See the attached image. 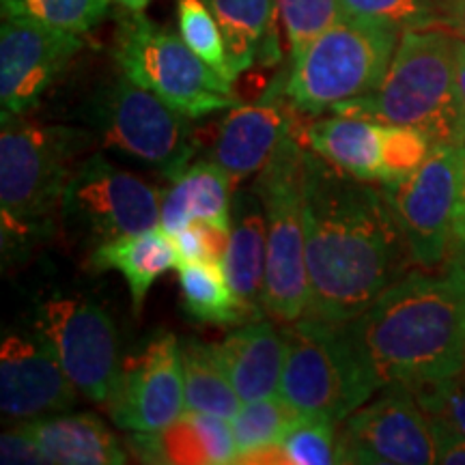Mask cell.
<instances>
[{
	"label": "cell",
	"mask_w": 465,
	"mask_h": 465,
	"mask_svg": "<svg viewBox=\"0 0 465 465\" xmlns=\"http://www.w3.org/2000/svg\"><path fill=\"white\" fill-rule=\"evenodd\" d=\"M306 317L351 322L410 272L403 232L381 185L353 177L306 149Z\"/></svg>",
	"instance_id": "cell-1"
},
{
	"label": "cell",
	"mask_w": 465,
	"mask_h": 465,
	"mask_svg": "<svg viewBox=\"0 0 465 465\" xmlns=\"http://www.w3.org/2000/svg\"><path fill=\"white\" fill-rule=\"evenodd\" d=\"M351 328L383 386L440 381L465 369V254L411 270L383 289Z\"/></svg>",
	"instance_id": "cell-2"
},
{
	"label": "cell",
	"mask_w": 465,
	"mask_h": 465,
	"mask_svg": "<svg viewBox=\"0 0 465 465\" xmlns=\"http://www.w3.org/2000/svg\"><path fill=\"white\" fill-rule=\"evenodd\" d=\"M91 144L83 130L39 125L25 114H3L0 132V224L3 250H26L61 216L63 192L78 155Z\"/></svg>",
	"instance_id": "cell-3"
},
{
	"label": "cell",
	"mask_w": 465,
	"mask_h": 465,
	"mask_svg": "<svg viewBox=\"0 0 465 465\" xmlns=\"http://www.w3.org/2000/svg\"><path fill=\"white\" fill-rule=\"evenodd\" d=\"M334 114L383 125H414L433 144H465V119L455 84V37L440 28L401 33L386 78L373 95L336 104Z\"/></svg>",
	"instance_id": "cell-4"
},
{
	"label": "cell",
	"mask_w": 465,
	"mask_h": 465,
	"mask_svg": "<svg viewBox=\"0 0 465 465\" xmlns=\"http://www.w3.org/2000/svg\"><path fill=\"white\" fill-rule=\"evenodd\" d=\"M281 397L306 418L341 424L383 383L349 322L300 317L282 323Z\"/></svg>",
	"instance_id": "cell-5"
},
{
	"label": "cell",
	"mask_w": 465,
	"mask_h": 465,
	"mask_svg": "<svg viewBox=\"0 0 465 465\" xmlns=\"http://www.w3.org/2000/svg\"><path fill=\"white\" fill-rule=\"evenodd\" d=\"M399 39V28L342 14L291 65L284 95L304 114H322L336 104L373 95L386 78Z\"/></svg>",
	"instance_id": "cell-6"
},
{
	"label": "cell",
	"mask_w": 465,
	"mask_h": 465,
	"mask_svg": "<svg viewBox=\"0 0 465 465\" xmlns=\"http://www.w3.org/2000/svg\"><path fill=\"white\" fill-rule=\"evenodd\" d=\"M306 147L295 134L261 168L252 190L267 218L265 312L281 323L306 315L311 282L306 265L304 223Z\"/></svg>",
	"instance_id": "cell-7"
},
{
	"label": "cell",
	"mask_w": 465,
	"mask_h": 465,
	"mask_svg": "<svg viewBox=\"0 0 465 465\" xmlns=\"http://www.w3.org/2000/svg\"><path fill=\"white\" fill-rule=\"evenodd\" d=\"M114 61L132 83L147 89L190 119L240 106L232 83L209 67L203 58L174 35L144 17L127 11L114 37Z\"/></svg>",
	"instance_id": "cell-8"
},
{
	"label": "cell",
	"mask_w": 465,
	"mask_h": 465,
	"mask_svg": "<svg viewBox=\"0 0 465 465\" xmlns=\"http://www.w3.org/2000/svg\"><path fill=\"white\" fill-rule=\"evenodd\" d=\"M91 121L104 149L158 171L168 182H174L196 153L190 116L125 74L97 93Z\"/></svg>",
	"instance_id": "cell-9"
},
{
	"label": "cell",
	"mask_w": 465,
	"mask_h": 465,
	"mask_svg": "<svg viewBox=\"0 0 465 465\" xmlns=\"http://www.w3.org/2000/svg\"><path fill=\"white\" fill-rule=\"evenodd\" d=\"M160 190L102 153L75 162L61 203V220L75 240L93 248L160 226Z\"/></svg>",
	"instance_id": "cell-10"
},
{
	"label": "cell",
	"mask_w": 465,
	"mask_h": 465,
	"mask_svg": "<svg viewBox=\"0 0 465 465\" xmlns=\"http://www.w3.org/2000/svg\"><path fill=\"white\" fill-rule=\"evenodd\" d=\"M465 164V144H433L420 168L397 182L380 183L410 246L414 265L435 270L455 246V213Z\"/></svg>",
	"instance_id": "cell-11"
},
{
	"label": "cell",
	"mask_w": 465,
	"mask_h": 465,
	"mask_svg": "<svg viewBox=\"0 0 465 465\" xmlns=\"http://www.w3.org/2000/svg\"><path fill=\"white\" fill-rule=\"evenodd\" d=\"M35 332L80 394L95 403L108 399L121 364L114 323L102 306L56 295L37 306Z\"/></svg>",
	"instance_id": "cell-12"
},
{
	"label": "cell",
	"mask_w": 465,
	"mask_h": 465,
	"mask_svg": "<svg viewBox=\"0 0 465 465\" xmlns=\"http://www.w3.org/2000/svg\"><path fill=\"white\" fill-rule=\"evenodd\" d=\"M339 446L342 463H435L431 422L403 383H386L375 399L345 418L339 424Z\"/></svg>",
	"instance_id": "cell-13"
},
{
	"label": "cell",
	"mask_w": 465,
	"mask_h": 465,
	"mask_svg": "<svg viewBox=\"0 0 465 465\" xmlns=\"http://www.w3.org/2000/svg\"><path fill=\"white\" fill-rule=\"evenodd\" d=\"M110 420L125 431H158L185 414L182 345L158 332L119 366L108 399Z\"/></svg>",
	"instance_id": "cell-14"
},
{
	"label": "cell",
	"mask_w": 465,
	"mask_h": 465,
	"mask_svg": "<svg viewBox=\"0 0 465 465\" xmlns=\"http://www.w3.org/2000/svg\"><path fill=\"white\" fill-rule=\"evenodd\" d=\"M83 50L80 35L28 20L3 17L0 104L3 114H26Z\"/></svg>",
	"instance_id": "cell-15"
},
{
	"label": "cell",
	"mask_w": 465,
	"mask_h": 465,
	"mask_svg": "<svg viewBox=\"0 0 465 465\" xmlns=\"http://www.w3.org/2000/svg\"><path fill=\"white\" fill-rule=\"evenodd\" d=\"M284 83L287 80L278 75L263 100L231 108L220 124L209 160L224 168L232 183L257 174L278 147L295 134L298 110L284 95Z\"/></svg>",
	"instance_id": "cell-16"
},
{
	"label": "cell",
	"mask_w": 465,
	"mask_h": 465,
	"mask_svg": "<svg viewBox=\"0 0 465 465\" xmlns=\"http://www.w3.org/2000/svg\"><path fill=\"white\" fill-rule=\"evenodd\" d=\"M78 388L39 339L11 334L0 349V410L11 420H33L72 410Z\"/></svg>",
	"instance_id": "cell-17"
},
{
	"label": "cell",
	"mask_w": 465,
	"mask_h": 465,
	"mask_svg": "<svg viewBox=\"0 0 465 465\" xmlns=\"http://www.w3.org/2000/svg\"><path fill=\"white\" fill-rule=\"evenodd\" d=\"M127 446L143 463L226 465L237 459L231 422L201 411H185L158 431H134Z\"/></svg>",
	"instance_id": "cell-18"
},
{
	"label": "cell",
	"mask_w": 465,
	"mask_h": 465,
	"mask_svg": "<svg viewBox=\"0 0 465 465\" xmlns=\"http://www.w3.org/2000/svg\"><path fill=\"white\" fill-rule=\"evenodd\" d=\"M224 373L243 403L276 397L284 366V336L263 317L242 323L224 341L213 342Z\"/></svg>",
	"instance_id": "cell-19"
},
{
	"label": "cell",
	"mask_w": 465,
	"mask_h": 465,
	"mask_svg": "<svg viewBox=\"0 0 465 465\" xmlns=\"http://www.w3.org/2000/svg\"><path fill=\"white\" fill-rule=\"evenodd\" d=\"M267 267V218L263 203L252 188L237 190L231 205V237L223 259V270L231 289L250 315L265 312Z\"/></svg>",
	"instance_id": "cell-20"
},
{
	"label": "cell",
	"mask_w": 465,
	"mask_h": 465,
	"mask_svg": "<svg viewBox=\"0 0 465 465\" xmlns=\"http://www.w3.org/2000/svg\"><path fill=\"white\" fill-rule=\"evenodd\" d=\"M42 450L45 463L124 465L127 452L114 433L93 414H48L20 422Z\"/></svg>",
	"instance_id": "cell-21"
},
{
	"label": "cell",
	"mask_w": 465,
	"mask_h": 465,
	"mask_svg": "<svg viewBox=\"0 0 465 465\" xmlns=\"http://www.w3.org/2000/svg\"><path fill=\"white\" fill-rule=\"evenodd\" d=\"M179 257L174 240L162 226L116 237L91 250L89 267L95 272L114 270L130 287L134 311H141L151 284L168 270H177Z\"/></svg>",
	"instance_id": "cell-22"
},
{
	"label": "cell",
	"mask_w": 465,
	"mask_h": 465,
	"mask_svg": "<svg viewBox=\"0 0 465 465\" xmlns=\"http://www.w3.org/2000/svg\"><path fill=\"white\" fill-rule=\"evenodd\" d=\"M232 185V179L216 162H194L162 196L160 226L171 235L188 226L192 220H205L231 229Z\"/></svg>",
	"instance_id": "cell-23"
},
{
	"label": "cell",
	"mask_w": 465,
	"mask_h": 465,
	"mask_svg": "<svg viewBox=\"0 0 465 465\" xmlns=\"http://www.w3.org/2000/svg\"><path fill=\"white\" fill-rule=\"evenodd\" d=\"M381 130L383 124L364 116L334 114L308 125L304 136L308 147L342 173L381 183Z\"/></svg>",
	"instance_id": "cell-24"
},
{
	"label": "cell",
	"mask_w": 465,
	"mask_h": 465,
	"mask_svg": "<svg viewBox=\"0 0 465 465\" xmlns=\"http://www.w3.org/2000/svg\"><path fill=\"white\" fill-rule=\"evenodd\" d=\"M223 28L232 74H242L261 61H281L276 42V0H205Z\"/></svg>",
	"instance_id": "cell-25"
},
{
	"label": "cell",
	"mask_w": 465,
	"mask_h": 465,
	"mask_svg": "<svg viewBox=\"0 0 465 465\" xmlns=\"http://www.w3.org/2000/svg\"><path fill=\"white\" fill-rule=\"evenodd\" d=\"M179 293L183 311L199 323L240 325L254 322L226 281L223 263L199 261L177 267Z\"/></svg>",
	"instance_id": "cell-26"
},
{
	"label": "cell",
	"mask_w": 465,
	"mask_h": 465,
	"mask_svg": "<svg viewBox=\"0 0 465 465\" xmlns=\"http://www.w3.org/2000/svg\"><path fill=\"white\" fill-rule=\"evenodd\" d=\"M183 381H185V411L220 416L232 420L242 410L243 401L235 392L229 375L220 364L216 347L207 342L188 339L182 345Z\"/></svg>",
	"instance_id": "cell-27"
},
{
	"label": "cell",
	"mask_w": 465,
	"mask_h": 465,
	"mask_svg": "<svg viewBox=\"0 0 465 465\" xmlns=\"http://www.w3.org/2000/svg\"><path fill=\"white\" fill-rule=\"evenodd\" d=\"M298 418V411L281 394L243 403L237 416L229 420L237 446V459L248 455V452L281 444L284 433L293 427Z\"/></svg>",
	"instance_id": "cell-28"
},
{
	"label": "cell",
	"mask_w": 465,
	"mask_h": 465,
	"mask_svg": "<svg viewBox=\"0 0 465 465\" xmlns=\"http://www.w3.org/2000/svg\"><path fill=\"white\" fill-rule=\"evenodd\" d=\"M3 17H28L75 35L89 33L108 15L110 0H0Z\"/></svg>",
	"instance_id": "cell-29"
},
{
	"label": "cell",
	"mask_w": 465,
	"mask_h": 465,
	"mask_svg": "<svg viewBox=\"0 0 465 465\" xmlns=\"http://www.w3.org/2000/svg\"><path fill=\"white\" fill-rule=\"evenodd\" d=\"M276 11L287 33L291 65L341 20V0H276Z\"/></svg>",
	"instance_id": "cell-30"
},
{
	"label": "cell",
	"mask_w": 465,
	"mask_h": 465,
	"mask_svg": "<svg viewBox=\"0 0 465 465\" xmlns=\"http://www.w3.org/2000/svg\"><path fill=\"white\" fill-rule=\"evenodd\" d=\"M179 35L192 50L199 54L209 67H213L226 80H235L226 54L223 28L213 17L205 0H177Z\"/></svg>",
	"instance_id": "cell-31"
},
{
	"label": "cell",
	"mask_w": 465,
	"mask_h": 465,
	"mask_svg": "<svg viewBox=\"0 0 465 465\" xmlns=\"http://www.w3.org/2000/svg\"><path fill=\"white\" fill-rule=\"evenodd\" d=\"M450 0H341L342 14L383 22L405 31L440 28Z\"/></svg>",
	"instance_id": "cell-32"
},
{
	"label": "cell",
	"mask_w": 465,
	"mask_h": 465,
	"mask_svg": "<svg viewBox=\"0 0 465 465\" xmlns=\"http://www.w3.org/2000/svg\"><path fill=\"white\" fill-rule=\"evenodd\" d=\"M287 465H334L342 463L339 424L323 418L300 416L281 440Z\"/></svg>",
	"instance_id": "cell-33"
},
{
	"label": "cell",
	"mask_w": 465,
	"mask_h": 465,
	"mask_svg": "<svg viewBox=\"0 0 465 465\" xmlns=\"http://www.w3.org/2000/svg\"><path fill=\"white\" fill-rule=\"evenodd\" d=\"M433 141L427 132L414 125H383L381 130V171L383 182H397L427 162Z\"/></svg>",
	"instance_id": "cell-34"
},
{
	"label": "cell",
	"mask_w": 465,
	"mask_h": 465,
	"mask_svg": "<svg viewBox=\"0 0 465 465\" xmlns=\"http://www.w3.org/2000/svg\"><path fill=\"white\" fill-rule=\"evenodd\" d=\"M424 414L465 433V369L440 381L411 388Z\"/></svg>",
	"instance_id": "cell-35"
},
{
	"label": "cell",
	"mask_w": 465,
	"mask_h": 465,
	"mask_svg": "<svg viewBox=\"0 0 465 465\" xmlns=\"http://www.w3.org/2000/svg\"><path fill=\"white\" fill-rule=\"evenodd\" d=\"M229 237L231 229L205 223V220H192L188 226H183L182 231L173 235L179 265L199 263V261L223 263L226 248H229Z\"/></svg>",
	"instance_id": "cell-36"
},
{
	"label": "cell",
	"mask_w": 465,
	"mask_h": 465,
	"mask_svg": "<svg viewBox=\"0 0 465 465\" xmlns=\"http://www.w3.org/2000/svg\"><path fill=\"white\" fill-rule=\"evenodd\" d=\"M435 446V463L465 465V433L452 429L450 424L429 418Z\"/></svg>",
	"instance_id": "cell-37"
},
{
	"label": "cell",
	"mask_w": 465,
	"mask_h": 465,
	"mask_svg": "<svg viewBox=\"0 0 465 465\" xmlns=\"http://www.w3.org/2000/svg\"><path fill=\"white\" fill-rule=\"evenodd\" d=\"M0 461L7 463H45L42 450L37 449L31 435L22 424L9 429L0 438Z\"/></svg>",
	"instance_id": "cell-38"
},
{
	"label": "cell",
	"mask_w": 465,
	"mask_h": 465,
	"mask_svg": "<svg viewBox=\"0 0 465 465\" xmlns=\"http://www.w3.org/2000/svg\"><path fill=\"white\" fill-rule=\"evenodd\" d=\"M440 31L450 33L452 37L465 42V0H450L444 20L440 25Z\"/></svg>",
	"instance_id": "cell-39"
},
{
	"label": "cell",
	"mask_w": 465,
	"mask_h": 465,
	"mask_svg": "<svg viewBox=\"0 0 465 465\" xmlns=\"http://www.w3.org/2000/svg\"><path fill=\"white\" fill-rule=\"evenodd\" d=\"M455 84L459 95V106H461L465 119V42L455 37Z\"/></svg>",
	"instance_id": "cell-40"
},
{
	"label": "cell",
	"mask_w": 465,
	"mask_h": 465,
	"mask_svg": "<svg viewBox=\"0 0 465 465\" xmlns=\"http://www.w3.org/2000/svg\"><path fill=\"white\" fill-rule=\"evenodd\" d=\"M455 240L457 243L465 246V164H463V177H461V188H459V201H457V213H455Z\"/></svg>",
	"instance_id": "cell-41"
},
{
	"label": "cell",
	"mask_w": 465,
	"mask_h": 465,
	"mask_svg": "<svg viewBox=\"0 0 465 465\" xmlns=\"http://www.w3.org/2000/svg\"><path fill=\"white\" fill-rule=\"evenodd\" d=\"M114 3H119L121 7L127 11H143L151 3V0H114Z\"/></svg>",
	"instance_id": "cell-42"
},
{
	"label": "cell",
	"mask_w": 465,
	"mask_h": 465,
	"mask_svg": "<svg viewBox=\"0 0 465 465\" xmlns=\"http://www.w3.org/2000/svg\"><path fill=\"white\" fill-rule=\"evenodd\" d=\"M459 246H461V243H459ZM463 254H465V246H463Z\"/></svg>",
	"instance_id": "cell-43"
}]
</instances>
